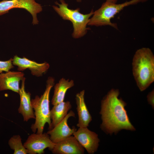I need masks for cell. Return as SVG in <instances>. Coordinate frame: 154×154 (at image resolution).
Masks as SVG:
<instances>
[{
    "label": "cell",
    "instance_id": "cell-1",
    "mask_svg": "<svg viewBox=\"0 0 154 154\" xmlns=\"http://www.w3.org/2000/svg\"><path fill=\"white\" fill-rule=\"evenodd\" d=\"M117 89H112L101 102L100 114L102 123L100 127L107 133H116L122 129L134 131L125 108L126 103L118 98Z\"/></svg>",
    "mask_w": 154,
    "mask_h": 154
},
{
    "label": "cell",
    "instance_id": "cell-2",
    "mask_svg": "<svg viewBox=\"0 0 154 154\" xmlns=\"http://www.w3.org/2000/svg\"><path fill=\"white\" fill-rule=\"evenodd\" d=\"M133 73L141 91L154 81V56L151 50L142 48L135 52L132 61Z\"/></svg>",
    "mask_w": 154,
    "mask_h": 154
},
{
    "label": "cell",
    "instance_id": "cell-3",
    "mask_svg": "<svg viewBox=\"0 0 154 154\" xmlns=\"http://www.w3.org/2000/svg\"><path fill=\"white\" fill-rule=\"evenodd\" d=\"M54 79L52 77H49L46 81V88L40 97L36 96L31 100V104L35 116V121L32 124V131L38 133H43L45 124L47 123L49 127L51 124L50 108L49 96L50 90L54 85Z\"/></svg>",
    "mask_w": 154,
    "mask_h": 154
},
{
    "label": "cell",
    "instance_id": "cell-4",
    "mask_svg": "<svg viewBox=\"0 0 154 154\" xmlns=\"http://www.w3.org/2000/svg\"><path fill=\"white\" fill-rule=\"evenodd\" d=\"M60 3L56 2L55 3L58 6L53 5V8L63 19L72 23L74 28L73 37L78 38L84 36L89 29L87 26L93 14V10H92L89 13L83 14L80 12L79 8L75 9H69L68 4L64 0H60Z\"/></svg>",
    "mask_w": 154,
    "mask_h": 154
},
{
    "label": "cell",
    "instance_id": "cell-5",
    "mask_svg": "<svg viewBox=\"0 0 154 154\" xmlns=\"http://www.w3.org/2000/svg\"><path fill=\"white\" fill-rule=\"evenodd\" d=\"M147 0H131L119 4L106 1L99 9L94 12L88 25L96 27L109 25L118 29L117 24L111 22L112 18L125 7Z\"/></svg>",
    "mask_w": 154,
    "mask_h": 154
},
{
    "label": "cell",
    "instance_id": "cell-6",
    "mask_svg": "<svg viewBox=\"0 0 154 154\" xmlns=\"http://www.w3.org/2000/svg\"><path fill=\"white\" fill-rule=\"evenodd\" d=\"M14 8L24 9L31 15L33 17L32 24H38L37 14L42 10L40 4L35 0H3L0 1V15L8 13Z\"/></svg>",
    "mask_w": 154,
    "mask_h": 154
},
{
    "label": "cell",
    "instance_id": "cell-7",
    "mask_svg": "<svg viewBox=\"0 0 154 154\" xmlns=\"http://www.w3.org/2000/svg\"><path fill=\"white\" fill-rule=\"evenodd\" d=\"M55 144L47 133H34L29 136L23 145L27 150L28 154H42L44 153V150L47 148L50 151Z\"/></svg>",
    "mask_w": 154,
    "mask_h": 154
},
{
    "label": "cell",
    "instance_id": "cell-8",
    "mask_svg": "<svg viewBox=\"0 0 154 154\" xmlns=\"http://www.w3.org/2000/svg\"><path fill=\"white\" fill-rule=\"evenodd\" d=\"M73 135L88 153L93 154L97 151L100 139L96 133L87 127H79Z\"/></svg>",
    "mask_w": 154,
    "mask_h": 154
},
{
    "label": "cell",
    "instance_id": "cell-9",
    "mask_svg": "<svg viewBox=\"0 0 154 154\" xmlns=\"http://www.w3.org/2000/svg\"><path fill=\"white\" fill-rule=\"evenodd\" d=\"M12 63L17 67V69L19 71L29 69L33 75L37 77L42 76L50 67L49 64L46 62L39 63L25 57L21 58L17 55L12 58Z\"/></svg>",
    "mask_w": 154,
    "mask_h": 154
},
{
    "label": "cell",
    "instance_id": "cell-10",
    "mask_svg": "<svg viewBox=\"0 0 154 154\" xmlns=\"http://www.w3.org/2000/svg\"><path fill=\"white\" fill-rule=\"evenodd\" d=\"M75 117V114L70 110L64 118L53 128L47 132L52 141L55 144L66 137L73 135L77 130L75 127H70L68 124L69 118Z\"/></svg>",
    "mask_w": 154,
    "mask_h": 154
},
{
    "label": "cell",
    "instance_id": "cell-11",
    "mask_svg": "<svg viewBox=\"0 0 154 154\" xmlns=\"http://www.w3.org/2000/svg\"><path fill=\"white\" fill-rule=\"evenodd\" d=\"M50 151L54 154H83L84 149L72 135L55 143Z\"/></svg>",
    "mask_w": 154,
    "mask_h": 154
},
{
    "label": "cell",
    "instance_id": "cell-12",
    "mask_svg": "<svg viewBox=\"0 0 154 154\" xmlns=\"http://www.w3.org/2000/svg\"><path fill=\"white\" fill-rule=\"evenodd\" d=\"M24 74L21 71H9L0 73V91L9 90L19 94V84Z\"/></svg>",
    "mask_w": 154,
    "mask_h": 154
},
{
    "label": "cell",
    "instance_id": "cell-13",
    "mask_svg": "<svg viewBox=\"0 0 154 154\" xmlns=\"http://www.w3.org/2000/svg\"><path fill=\"white\" fill-rule=\"evenodd\" d=\"M25 80L24 77L22 80L19 93L20 96V104L18 111L22 116L24 121L27 122L30 119H35V116L31 104V94L29 92H26L25 90Z\"/></svg>",
    "mask_w": 154,
    "mask_h": 154
},
{
    "label": "cell",
    "instance_id": "cell-14",
    "mask_svg": "<svg viewBox=\"0 0 154 154\" xmlns=\"http://www.w3.org/2000/svg\"><path fill=\"white\" fill-rule=\"evenodd\" d=\"M85 91L82 90L77 93L75 100L76 110L78 116V122L76 126L78 127H87L92 120V117L85 103Z\"/></svg>",
    "mask_w": 154,
    "mask_h": 154
},
{
    "label": "cell",
    "instance_id": "cell-15",
    "mask_svg": "<svg viewBox=\"0 0 154 154\" xmlns=\"http://www.w3.org/2000/svg\"><path fill=\"white\" fill-rule=\"evenodd\" d=\"M72 105L68 101H64L54 105L50 110L51 124L49 130L53 128L62 121L66 117L68 112L71 108Z\"/></svg>",
    "mask_w": 154,
    "mask_h": 154
},
{
    "label": "cell",
    "instance_id": "cell-16",
    "mask_svg": "<svg viewBox=\"0 0 154 154\" xmlns=\"http://www.w3.org/2000/svg\"><path fill=\"white\" fill-rule=\"evenodd\" d=\"M74 85L73 80L70 81L62 78L54 86L53 95L51 100L52 104L53 106L64 101L67 91Z\"/></svg>",
    "mask_w": 154,
    "mask_h": 154
},
{
    "label": "cell",
    "instance_id": "cell-17",
    "mask_svg": "<svg viewBox=\"0 0 154 154\" xmlns=\"http://www.w3.org/2000/svg\"><path fill=\"white\" fill-rule=\"evenodd\" d=\"M8 144L11 149L14 151V154H27V150L22 142L20 136L19 135H13L9 139Z\"/></svg>",
    "mask_w": 154,
    "mask_h": 154
},
{
    "label": "cell",
    "instance_id": "cell-18",
    "mask_svg": "<svg viewBox=\"0 0 154 154\" xmlns=\"http://www.w3.org/2000/svg\"><path fill=\"white\" fill-rule=\"evenodd\" d=\"M12 63V58L5 61L0 60V73L3 72H7L14 67Z\"/></svg>",
    "mask_w": 154,
    "mask_h": 154
},
{
    "label": "cell",
    "instance_id": "cell-19",
    "mask_svg": "<svg viewBox=\"0 0 154 154\" xmlns=\"http://www.w3.org/2000/svg\"><path fill=\"white\" fill-rule=\"evenodd\" d=\"M154 90L149 93L147 96L148 102L149 104L151 105L152 107L154 108Z\"/></svg>",
    "mask_w": 154,
    "mask_h": 154
},
{
    "label": "cell",
    "instance_id": "cell-20",
    "mask_svg": "<svg viewBox=\"0 0 154 154\" xmlns=\"http://www.w3.org/2000/svg\"><path fill=\"white\" fill-rule=\"evenodd\" d=\"M117 0H106V1L112 3H116Z\"/></svg>",
    "mask_w": 154,
    "mask_h": 154
},
{
    "label": "cell",
    "instance_id": "cell-21",
    "mask_svg": "<svg viewBox=\"0 0 154 154\" xmlns=\"http://www.w3.org/2000/svg\"><path fill=\"white\" fill-rule=\"evenodd\" d=\"M76 1L78 2H81L82 0H76Z\"/></svg>",
    "mask_w": 154,
    "mask_h": 154
}]
</instances>
